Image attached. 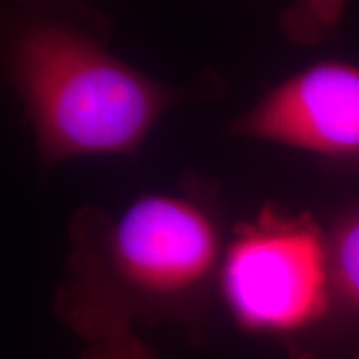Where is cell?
Listing matches in <instances>:
<instances>
[{
	"label": "cell",
	"instance_id": "cell-1",
	"mask_svg": "<svg viewBox=\"0 0 359 359\" xmlns=\"http://www.w3.org/2000/svg\"><path fill=\"white\" fill-rule=\"evenodd\" d=\"M69 240L53 309L85 343L161 323L198 325L226 245L212 208L173 193L138 196L118 215L80 210Z\"/></svg>",
	"mask_w": 359,
	"mask_h": 359
},
{
	"label": "cell",
	"instance_id": "cell-2",
	"mask_svg": "<svg viewBox=\"0 0 359 359\" xmlns=\"http://www.w3.org/2000/svg\"><path fill=\"white\" fill-rule=\"evenodd\" d=\"M7 79L24 105L43 168L87 156H137L177 90L148 77L65 17L11 27Z\"/></svg>",
	"mask_w": 359,
	"mask_h": 359
},
{
	"label": "cell",
	"instance_id": "cell-3",
	"mask_svg": "<svg viewBox=\"0 0 359 359\" xmlns=\"http://www.w3.org/2000/svg\"><path fill=\"white\" fill-rule=\"evenodd\" d=\"M217 294L245 334L296 359H359V321L334 288L327 230L311 213L275 203L236 223L224 245Z\"/></svg>",
	"mask_w": 359,
	"mask_h": 359
},
{
	"label": "cell",
	"instance_id": "cell-4",
	"mask_svg": "<svg viewBox=\"0 0 359 359\" xmlns=\"http://www.w3.org/2000/svg\"><path fill=\"white\" fill-rule=\"evenodd\" d=\"M228 132L359 163V65L323 60L296 72L233 120Z\"/></svg>",
	"mask_w": 359,
	"mask_h": 359
},
{
	"label": "cell",
	"instance_id": "cell-5",
	"mask_svg": "<svg viewBox=\"0 0 359 359\" xmlns=\"http://www.w3.org/2000/svg\"><path fill=\"white\" fill-rule=\"evenodd\" d=\"M331 268L341 306L359 321V205L346 210L327 228Z\"/></svg>",
	"mask_w": 359,
	"mask_h": 359
},
{
	"label": "cell",
	"instance_id": "cell-6",
	"mask_svg": "<svg viewBox=\"0 0 359 359\" xmlns=\"http://www.w3.org/2000/svg\"><path fill=\"white\" fill-rule=\"evenodd\" d=\"M348 0H294L280 15L281 32L293 45L313 47L334 35Z\"/></svg>",
	"mask_w": 359,
	"mask_h": 359
},
{
	"label": "cell",
	"instance_id": "cell-7",
	"mask_svg": "<svg viewBox=\"0 0 359 359\" xmlns=\"http://www.w3.org/2000/svg\"><path fill=\"white\" fill-rule=\"evenodd\" d=\"M79 359H161L154 348L140 336L120 334L109 336L85 343Z\"/></svg>",
	"mask_w": 359,
	"mask_h": 359
}]
</instances>
